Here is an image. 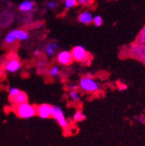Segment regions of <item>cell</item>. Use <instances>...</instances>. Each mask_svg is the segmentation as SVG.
I'll list each match as a JSON object with an SVG mask.
<instances>
[{"mask_svg":"<svg viewBox=\"0 0 145 146\" xmlns=\"http://www.w3.org/2000/svg\"><path fill=\"white\" fill-rule=\"evenodd\" d=\"M93 2V0H78V3L82 6L90 5Z\"/></svg>","mask_w":145,"mask_h":146,"instance_id":"d6986e66","label":"cell"},{"mask_svg":"<svg viewBox=\"0 0 145 146\" xmlns=\"http://www.w3.org/2000/svg\"><path fill=\"white\" fill-rule=\"evenodd\" d=\"M51 117L54 118L59 125L62 128H67L68 125V122L66 118L64 117V113L62 109L57 106H53L51 108Z\"/></svg>","mask_w":145,"mask_h":146,"instance_id":"277c9868","label":"cell"},{"mask_svg":"<svg viewBox=\"0 0 145 146\" xmlns=\"http://www.w3.org/2000/svg\"><path fill=\"white\" fill-rule=\"evenodd\" d=\"M47 72L48 73L50 76H57L59 75L60 73V70H59V67L58 66H53L51 68H50L49 70H47Z\"/></svg>","mask_w":145,"mask_h":146,"instance_id":"9a60e30c","label":"cell"},{"mask_svg":"<svg viewBox=\"0 0 145 146\" xmlns=\"http://www.w3.org/2000/svg\"><path fill=\"white\" fill-rule=\"evenodd\" d=\"M47 6H48V7L49 9H54V8L56 7V1H50V2H48V4H47Z\"/></svg>","mask_w":145,"mask_h":146,"instance_id":"ffe728a7","label":"cell"},{"mask_svg":"<svg viewBox=\"0 0 145 146\" xmlns=\"http://www.w3.org/2000/svg\"><path fill=\"white\" fill-rule=\"evenodd\" d=\"M57 60L61 65H67L68 64H70V63H71L72 60H73L71 53L65 51V50L59 52L58 56H57Z\"/></svg>","mask_w":145,"mask_h":146,"instance_id":"ba28073f","label":"cell"},{"mask_svg":"<svg viewBox=\"0 0 145 146\" xmlns=\"http://www.w3.org/2000/svg\"><path fill=\"white\" fill-rule=\"evenodd\" d=\"M21 68V63L17 59H11L6 63L5 68L6 71L10 73H16Z\"/></svg>","mask_w":145,"mask_h":146,"instance_id":"52a82bcc","label":"cell"},{"mask_svg":"<svg viewBox=\"0 0 145 146\" xmlns=\"http://www.w3.org/2000/svg\"><path fill=\"white\" fill-rule=\"evenodd\" d=\"M144 120H145L144 117H142V116L138 117V121H139V122H141V123H143V122H144Z\"/></svg>","mask_w":145,"mask_h":146,"instance_id":"cb8c5ba5","label":"cell"},{"mask_svg":"<svg viewBox=\"0 0 145 146\" xmlns=\"http://www.w3.org/2000/svg\"><path fill=\"white\" fill-rule=\"evenodd\" d=\"M93 24L95 25L96 27H100V26L103 24L102 18H101L100 16H96V17H93Z\"/></svg>","mask_w":145,"mask_h":146,"instance_id":"ac0fdd59","label":"cell"},{"mask_svg":"<svg viewBox=\"0 0 145 146\" xmlns=\"http://www.w3.org/2000/svg\"><path fill=\"white\" fill-rule=\"evenodd\" d=\"M20 92L21 91H19V89L17 88H11L9 90V96L11 100L14 98L15 96H17Z\"/></svg>","mask_w":145,"mask_h":146,"instance_id":"e0dca14e","label":"cell"},{"mask_svg":"<svg viewBox=\"0 0 145 146\" xmlns=\"http://www.w3.org/2000/svg\"><path fill=\"white\" fill-rule=\"evenodd\" d=\"M52 106L48 104H42L36 108V113L39 117L42 119L49 118L51 117Z\"/></svg>","mask_w":145,"mask_h":146,"instance_id":"8992f818","label":"cell"},{"mask_svg":"<svg viewBox=\"0 0 145 146\" xmlns=\"http://www.w3.org/2000/svg\"><path fill=\"white\" fill-rule=\"evenodd\" d=\"M36 73H37V74H39V75H41V74H42L43 73V70H42V69H40V68H37Z\"/></svg>","mask_w":145,"mask_h":146,"instance_id":"484cf974","label":"cell"},{"mask_svg":"<svg viewBox=\"0 0 145 146\" xmlns=\"http://www.w3.org/2000/svg\"><path fill=\"white\" fill-rule=\"evenodd\" d=\"M93 16L90 11H83L78 17L79 22L84 25L90 24L91 22H93Z\"/></svg>","mask_w":145,"mask_h":146,"instance_id":"9c48e42d","label":"cell"},{"mask_svg":"<svg viewBox=\"0 0 145 146\" xmlns=\"http://www.w3.org/2000/svg\"><path fill=\"white\" fill-rule=\"evenodd\" d=\"M78 4V0H64V5L66 9H70L75 7Z\"/></svg>","mask_w":145,"mask_h":146,"instance_id":"5bb4252c","label":"cell"},{"mask_svg":"<svg viewBox=\"0 0 145 146\" xmlns=\"http://www.w3.org/2000/svg\"><path fill=\"white\" fill-rule=\"evenodd\" d=\"M11 102L14 104L15 106H19L21 104H24L28 102V96L25 93L21 91L17 96L11 100Z\"/></svg>","mask_w":145,"mask_h":146,"instance_id":"8fae6325","label":"cell"},{"mask_svg":"<svg viewBox=\"0 0 145 146\" xmlns=\"http://www.w3.org/2000/svg\"><path fill=\"white\" fill-rule=\"evenodd\" d=\"M16 112L18 117L22 119H29L36 114V108L28 102L17 106Z\"/></svg>","mask_w":145,"mask_h":146,"instance_id":"3957f363","label":"cell"},{"mask_svg":"<svg viewBox=\"0 0 145 146\" xmlns=\"http://www.w3.org/2000/svg\"><path fill=\"white\" fill-rule=\"evenodd\" d=\"M86 117H85V115L81 112V111H77V112H75L74 113L73 117V119L75 122H81L84 119H85Z\"/></svg>","mask_w":145,"mask_h":146,"instance_id":"4fadbf2b","label":"cell"},{"mask_svg":"<svg viewBox=\"0 0 145 146\" xmlns=\"http://www.w3.org/2000/svg\"><path fill=\"white\" fill-rule=\"evenodd\" d=\"M59 49V44L56 42L48 43L44 47V52L46 53V54L49 56H53L54 54H56L57 50Z\"/></svg>","mask_w":145,"mask_h":146,"instance_id":"7c38bea8","label":"cell"},{"mask_svg":"<svg viewBox=\"0 0 145 146\" xmlns=\"http://www.w3.org/2000/svg\"><path fill=\"white\" fill-rule=\"evenodd\" d=\"M29 38V34L27 31L21 29H14L7 33L5 38V42L7 44L14 43L16 41H25Z\"/></svg>","mask_w":145,"mask_h":146,"instance_id":"7a4b0ae2","label":"cell"},{"mask_svg":"<svg viewBox=\"0 0 145 146\" xmlns=\"http://www.w3.org/2000/svg\"><path fill=\"white\" fill-rule=\"evenodd\" d=\"M70 97L73 101L77 102V101H79L80 100L81 96H80V94L76 90V91H70Z\"/></svg>","mask_w":145,"mask_h":146,"instance_id":"2e32d148","label":"cell"},{"mask_svg":"<svg viewBox=\"0 0 145 146\" xmlns=\"http://www.w3.org/2000/svg\"><path fill=\"white\" fill-rule=\"evenodd\" d=\"M78 88V86L75 84H71V85H69V89L70 91H76Z\"/></svg>","mask_w":145,"mask_h":146,"instance_id":"603a6c76","label":"cell"},{"mask_svg":"<svg viewBox=\"0 0 145 146\" xmlns=\"http://www.w3.org/2000/svg\"><path fill=\"white\" fill-rule=\"evenodd\" d=\"M73 59L77 62H84L87 58V53L85 48L81 45H78L73 48L71 51Z\"/></svg>","mask_w":145,"mask_h":146,"instance_id":"5b68a950","label":"cell"},{"mask_svg":"<svg viewBox=\"0 0 145 146\" xmlns=\"http://www.w3.org/2000/svg\"><path fill=\"white\" fill-rule=\"evenodd\" d=\"M33 54H34V56H39L41 54V51L39 50H35V52L33 53Z\"/></svg>","mask_w":145,"mask_h":146,"instance_id":"d4e9b609","label":"cell"},{"mask_svg":"<svg viewBox=\"0 0 145 146\" xmlns=\"http://www.w3.org/2000/svg\"><path fill=\"white\" fill-rule=\"evenodd\" d=\"M46 66V61L44 59H41L40 61L38 62V68L40 69H44Z\"/></svg>","mask_w":145,"mask_h":146,"instance_id":"44dd1931","label":"cell"},{"mask_svg":"<svg viewBox=\"0 0 145 146\" xmlns=\"http://www.w3.org/2000/svg\"><path fill=\"white\" fill-rule=\"evenodd\" d=\"M34 7V2L30 0H24L19 6V9L22 13H28L31 11Z\"/></svg>","mask_w":145,"mask_h":146,"instance_id":"30bf717a","label":"cell"},{"mask_svg":"<svg viewBox=\"0 0 145 146\" xmlns=\"http://www.w3.org/2000/svg\"><path fill=\"white\" fill-rule=\"evenodd\" d=\"M79 87L85 92L93 93L99 91L100 85L92 76L87 75L82 76L81 80H79Z\"/></svg>","mask_w":145,"mask_h":146,"instance_id":"6da1fadb","label":"cell"},{"mask_svg":"<svg viewBox=\"0 0 145 146\" xmlns=\"http://www.w3.org/2000/svg\"><path fill=\"white\" fill-rule=\"evenodd\" d=\"M127 88V85H125V84L123 83H119L118 84V89L121 91H125L126 89Z\"/></svg>","mask_w":145,"mask_h":146,"instance_id":"7402d4cb","label":"cell"}]
</instances>
